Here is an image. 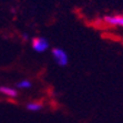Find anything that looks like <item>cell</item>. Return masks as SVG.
Here are the masks:
<instances>
[{"mask_svg": "<svg viewBox=\"0 0 123 123\" xmlns=\"http://www.w3.org/2000/svg\"><path fill=\"white\" fill-rule=\"evenodd\" d=\"M43 108V105L40 102H30L27 104V109L29 111H40Z\"/></svg>", "mask_w": 123, "mask_h": 123, "instance_id": "obj_5", "label": "cell"}, {"mask_svg": "<svg viewBox=\"0 0 123 123\" xmlns=\"http://www.w3.org/2000/svg\"><path fill=\"white\" fill-rule=\"evenodd\" d=\"M16 86H17L18 89H30L32 86V83H31V81H29V80H22L20 82H18L16 84Z\"/></svg>", "mask_w": 123, "mask_h": 123, "instance_id": "obj_6", "label": "cell"}, {"mask_svg": "<svg viewBox=\"0 0 123 123\" xmlns=\"http://www.w3.org/2000/svg\"><path fill=\"white\" fill-rule=\"evenodd\" d=\"M31 44L34 51L37 52H44L49 49V41L46 38L42 37H36L31 40Z\"/></svg>", "mask_w": 123, "mask_h": 123, "instance_id": "obj_2", "label": "cell"}, {"mask_svg": "<svg viewBox=\"0 0 123 123\" xmlns=\"http://www.w3.org/2000/svg\"><path fill=\"white\" fill-rule=\"evenodd\" d=\"M52 57L55 59V63L60 67H67L69 63V57L67 52L60 48H53L52 49Z\"/></svg>", "mask_w": 123, "mask_h": 123, "instance_id": "obj_1", "label": "cell"}, {"mask_svg": "<svg viewBox=\"0 0 123 123\" xmlns=\"http://www.w3.org/2000/svg\"><path fill=\"white\" fill-rule=\"evenodd\" d=\"M0 93L8 95L10 98L18 97V91L16 89H13V88H10V86H0Z\"/></svg>", "mask_w": 123, "mask_h": 123, "instance_id": "obj_4", "label": "cell"}, {"mask_svg": "<svg viewBox=\"0 0 123 123\" xmlns=\"http://www.w3.org/2000/svg\"><path fill=\"white\" fill-rule=\"evenodd\" d=\"M23 39H25V40L28 39V34H23Z\"/></svg>", "mask_w": 123, "mask_h": 123, "instance_id": "obj_7", "label": "cell"}, {"mask_svg": "<svg viewBox=\"0 0 123 123\" xmlns=\"http://www.w3.org/2000/svg\"><path fill=\"white\" fill-rule=\"evenodd\" d=\"M102 20L106 27H123V14L104 16Z\"/></svg>", "mask_w": 123, "mask_h": 123, "instance_id": "obj_3", "label": "cell"}]
</instances>
